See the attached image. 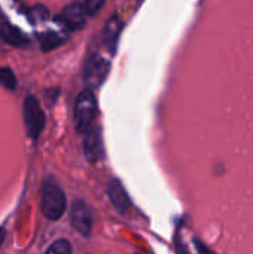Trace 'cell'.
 <instances>
[{"mask_svg":"<svg viewBox=\"0 0 253 254\" xmlns=\"http://www.w3.org/2000/svg\"><path fill=\"white\" fill-rule=\"evenodd\" d=\"M42 213L49 220H58L66 210V196L54 177H46L42 185Z\"/></svg>","mask_w":253,"mask_h":254,"instance_id":"1","label":"cell"},{"mask_svg":"<svg viewBox=\"0 0 253 254\" xmlns=\"http://www.w3.org/2000/svg\"><path fill=\"white\" fill-rule=\"evenodd\" d=\"M97 115V100L91 89L82 91L75 101V127L78 132L85 134L89 128H92L94 119Z\"/></svg>","mask_w":253,"mask_h":254,"instance_id":"2","label":"cell"},{"mask_svg":"<svg viewBox=\"0 0 253 254\" xmlns=\"http://www.w3.org/2000/svg\"><path fill=\"white\" fill-rule=\"evenodd\" d=\"M22 116H24V125L27 135L31 140H37L45 129V113L42 110V106L39 100L34 95H27L22 104Z\"/></svg>","mask_w":253,"mask_h":254,"instance_id":"3","label":"cell"},{"mask_svg":"<svg viewBox=\"0 0 253 254\" xmlns=\"http://www.w3.org/2000/svg\"><path fill=\"white\" fill-rule=\"evenodd\" d=\"M110 70L109 61L100 54H89L84 64V82L89 89L100 88Z\"/></svg>","mask_w":253,"mask_h":254,"instance_id":"4","label":"cell"},{"mask_svg":"<svg viewBox=\"0 0 253 254\" xmlns=\"http://www.w3.org/2000/svg\"><path fill=\"white\" fill-rule=\"evenodd\" d=\"M86 10L85 6L82 3H70L67 4L57 16V21L64 25L66 28H69L70 31H78L81 28L85 27L86 24Z\"/></svg>","mask_w":253,"mask_h":254,"instance_id":"5","label":"cell"},{"mask_svg":"<svg viewBox=\"0 0 253 254\" xmlns=\"http://www.w3.org/2000/svg\"><path fill=\"white\" fill-rule=\"evenodd\" d=\"M70 219H72V225L73 228L88 237L92 231V225H94V219H92V213L89 210V207L82 202V201H76L72 207V211H70Z\"/></svg>","mask_w":253,"mask_h":254,"instance_id":"6","label":"cell"},{"mask_svg":"<svg viewBox=\"0 0 253 254\" xmlns=\"http://www.w3.org/2000/svg\"><path fill=\"white\" fill-rule=\"evenodd\" d=\"M84 153L91 162H97L103 156V140L98 127H92L84 137Z\"/></svg>","mask_w":253,"mask_h":254,"instance_id":"7","label":"cell"},{"mask_svg":"<svg viewBox=\"0 0 253 254\" xmlns=\"http://www.w3.org/2000/svg\"><path fill=\"white\" fill-rule=\"evenodd\" d=\"M121 30H122V22L119 19V16L116 13H113L104 25L103 30V43L106 46V49L110 54L116 52L118 48V42H119V36H121Z\"/></svg>","mask_w":253,"mask_h":254,"instance_id":"8","label":"cell"},{"mask_svg":"<svg viewBox=\"0 0 253 254\" xmlns=\"http://www.w3.org/2000/svg\"><path fill=\"white\" fill-rule=\"evenodd\" d=\"M0 37L7 43V45H12V46H16V48H24L30 43L28 37L16 27H13L12 24L9 22H4L0 25Z\"/></svg>","mask_w":253,"mask_h":254,"instance_id":"9","label":"cell"},{"mask_svg":"<svg viewBox=\"0 0 253 254\" xmlns=\"http://www.w3.org/2000/svg\"><path fill=\"white\" fill-rule=\"evenodd\" d=\"M107 192H109L110 201L113 202L116 210L121 213H125L130 207V199H128L125 189L119 183V180H112L107 186Z\"/></svg>","mask_w":253,"mask_h":254,"instance_id":"10","label":"cell"},{"mask_svg":"<svg viewBox=\"0 0 253 254\" xmlns=\"http://www.w3.org/2000/svg\"><path fill=\"white\" fill-rule=\"evenodd\" d=\"M39 39H40L42 51H52V49L58 48L61 43H64L66 36H63L60 33H55V31H48L45 34H42Z\"/></svg>","mask_w":253,"mask_h":254,"instance_id":"11","label":"cell"},{"mask_svg":"<svg viewBox=\"0 0 253 254\" xmlns=\"http://www.w3.org/2000/svg\"><path fill=\"white\" fill-rule=\"evenodd\" d=\"M0 85L9 91L16 89V76L7 67H0Z\"/></svg>","mask_w":253,"mask_h":254,"instance_id":"12","label":"cell"},{"mask_svg":"<svg viewBox=\"0 0 253 254\" xmlns=\"http://www.w3.org/2000/svg\"><path fill=\"white\" fill-rule=\"evenodd\" d=\"M45 254H72V247L67 240H57Z\"/></svg>","mask_w":253,"mask_h":254,"instance_id":"13","label":"cell"},{"mask_svg":"<svg viewBox=\"0 0 253 254\" xmlns=\"http://www.w3.org/2000/svg\"><path fill=\"white\" fill-rule=\"evenodd\" d=\"M106 4V0H85L84 1V6H85V10L88 15H95L101 10V7Z\"/></svg>","mask_w":253,"mask_h":254,"instance_id":"14","label":"cell"},{"mask_svg":"<svg viewBox=\"0 0 253 254\" xmlns=\"http://www.w3.org/2000/svg\"><path fill=\"white\" fill-rule=\"evenodd\" d=\"M4 238H6V231H4V228H0V247L4 241Z\"/></svg>","mask_w":253,"mask_h":254,"instance_id":"15","label":"cell"}]
</instances>
